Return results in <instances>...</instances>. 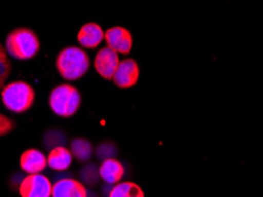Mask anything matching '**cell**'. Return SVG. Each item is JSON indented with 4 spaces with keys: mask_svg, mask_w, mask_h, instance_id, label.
Masks as SVG:
<instances>
[{
    "mask_svg": "<svg viewBox=\"0 0 263 197\" xmlns=\"http://www.w3.org/2000/svg\"><path fill=\"white\" fill-rule=\"evenodd\" d=\"M55 67L64 79L77 80L90 69L89 55L81 47L67 46L58 53Z\"/></svg>",
    "mask_w": 263,
    "mask_h": 197,
    "instance_id": "cell-1",
    "label": "cell"
},
{
    "mask_svg": "<svg viewBox=\"0 0 263 197\" xmlns=\"http://www.w3.org/2000/svg\"><path fill=\"white\" fill-rule=\"evenodd\" d=\"M41 50V40L33 30L18 27L6 37V52L18 60L34 58Z\"/></svg>",
    "mask_w": 263,
    "mask_h": 197,
    "instance_id": "cell-2",
    "label": "cell"
},
{
    "mask_svg": "<svg viewBox=\"0 0 263 197\" xmlns=\"http://www.w3.org/2000/svg\"><path fill=\"white\" fill-rule=\"evenodd\" d=\"M34 90L29 83L15 80L3 87L2 99L7 110L23 114L30 110L34 103Z\"/></svg>",
    "mask_w": 263,
    "mask_h": 197,
    "instance_id": "cell-3",
    "label": "cell"
},
{
    "mask_svg": "<svg viewBox=\"0 0 263 197\" xmlns=\"http://www.w3.org/2000/svg\"><path fill=\"white\" fill-rule=\"evenodd\" d=\"M81 103V92L70 84H61L55 86L49 97L51 110L63 118L72 117L74 114H77Z\"/></svg>",
    "mask_w": 263,
    "mask_h": 197,
    "instance_id": "cell-4",
    "label": "cell"
},
{
    "mask_svg": "<svg viewBox=\"0 0 263 197\" xmlns=\"http://www.w3.org/2000/svg\"><path fill=\"white\" fill-rule=\"evenodd\" d=\"M19 194L22 197H51L52 184L44 175H29L19 186Z\"/></svg>",
    "mask_w": 263,
    "mask_h": 197,
    "instance_id": "cell-5",
    "label": "cell"
},
{
    "mask_svg": "<svg viewBox=\"0 0 263 197\" xmlns=\"http://www.w3.org/2000/svg\"><path fill=\"white\" fill-rule=\"evenodd\" d=\"M139 79V66L133 58L121 60L112 77L114 83L121 89H130L135 86Z\"/></svg>",
    "mask_w": 263,
    "mask_h": 197,
    "instance_id": "cell-6",
    "label": "cell"
},
{
    "mask_svg": "<svg viewBox=\"0 0 263 197\" xmlns=\"http://www.w3.org/2000/svg\"><path fill=\"white\" fill-rule=\"evenodd\" d=\"M104 38L107 46L117 53L129 55L133 49V34L123 26H114L104 32Z\"/></svg>",
    "mask_w": 263,
    "mask_h": 197,
    "instance_id": "cell-7",
    "label": "cell"
},
{
    "mask_svg": "<svg viewBox=\"0 0 263 197\" xmlns=\"http://www.w3.org/2000/svg\"><path fill=\"white\" fill-rule=\"evenodd\" d=\"M119 60V56L116 51L110 49L109 46L103 47L96 55L93 65L96 71L106 80H112Z\"/></svg>",
    "mask_w": 263,
    "mask_h": 197,
    "instance_id": "cell-8",
    "label": "cell"
},
{
    "mask_svg": "<svg viewBox=\"0 0 263 197\" xmlns=\"http://www.w3.org/2000/svg\"><path fill=\"white\" fill-rule=\"evenodd\" d=\"M77 39L85 49H96L104 39V31L97 23H86L79 30Z\"/></svg>",
    "mask_w": 263,
    "mask_h": 197,
    "instance_id": "cell-9",
    "label": "cell"
},
{
    "mask_svg": "<svg viewBox=\"0 0 263 197\" xmlns=\"http://www.w3.org/2000/svg\"><path fill=\"white\" fill-rule=\"evenodd\" d=\"M21 167L29 175L41 174L47 167V158L37 149H29L21 156Z\"/></svg>",
    "mask_w": 263,
    "mask_h": 197,
    "instance_id": "cell-10",
    "label": "cell"
},
{
    "mask_svg": "<svg viewBox=\"0 0 263 197\" xmlns=\"http://www.w3.org/2000/svg\"><path fill=\"white\" fill-rule=\"evenodd\" d=\"M52 197H87L84 184L76 180L64 178L52 187Z\"/></svg>",
    "mask_w": 263,
    "mask_h": 197,
    "instance_id": "cell-11",
    "label": "cell"
},
{
    "mask_svg": "<svg viewBox=\"0 0 263 197\" xmlns=\"http://www.w3.org/2000/svg\"><path fill=\"white\" fill-rule=\"evenodd\" d=\"M124 167L119 160L106 158L99 168V176L107 184H117L124 176Z\"/></svg>",
    "mask_w": 263,
    "mask_h": 197,
    "instance_id": "cell-12",
    "label": "cell"
},
{
    "mask_svg": "<svg viewBox=\"0 0 263 197\" xmlns=\"http://www.w3.org/2000/svg\"><path fill=\"white\" fill-rule=\"evenodd\" d=\"M72 163V154L69 149L64 147L53 148L47 157V164L55 171L66 170Z\"/></svg>",
    "mask_w": 263,
    "mask_h": 197,
    "instance_id": "cell-13",
    "label": "cell"
},
{
    "mask_svg": "<svg viewBox=\"0 0 263 197\" xmlns=\"http://www.w3.org/2000/svg\"><path fill=\"white\" fill-rule=\"evenodd\" d=\"M109 197H144V191L136 183L123 182L112 188Z\"/></svg>",
    "mask_w": 263,
    "mask_h": 197,
    "instance_id": "cell-14",
    "label": "cell"
},
{
    "mask_svg": "<svg viewBox=\"0 0 263 197\" xmlns=\"http://www.w3.org/2000/svg\"><path fill=\"white\" fill-rule=\"evenodd\" d=\"M93 148L89 140L84 138H76L71 142V154L81 162H86L92 156Z\"/></svg>",
    "mask_w": 263,
    "mask_h": 197,
    "instance_id": "cell-15",
    "label": "cell"
},
{
    "mask_svg": "<svg viewBox=\"0 0 263 197\" xmlns=\"http://www.w3.org/2000/svg\"><path fill=\"white\" fill-rule=\"evenodd\" d=\"M12 71V64L7 57V52L0 43V91L5 86V82L10 77Z\"/></svg>",
    "mask_w": 263,
    "mask_h": 197,
    "instance_id": "cell-16",
    "label": "cell"
},
{
    "mask_svg": "<svg viewBox=\"0 0 263 197\" xmlns=\"http://www.w3.org/2000/svg\"><path fill=\"white\" fill-rule=\"evenodd\" d=\"M81 177L85 183L93 186L95 183L98 182L101 176H99V171L97 170V168H95L93 164H89L87 167H84L82 169Z\"/></svg>",
    "mask_w": 263,
    "mask_h": 197,
    "instance_id": "cell-17",
    "label": "cell"
},
{
    "mask_svg": "<svg viewBox=\"0 0 263 197\" xmlns=\"http://www.w3.org/2000/svg\"><path fill=\"white\" fill-rule=\"evenodd\" d=\"M15 124L13 120L10 117H7V116L0 114V137L9 134V132L13 130Z\"/></svg>",
    "mask_w": 263,
    "mask_h": 197,
    "instance_id": "cell-18",
    "label": "cell"
}]
</instances>
